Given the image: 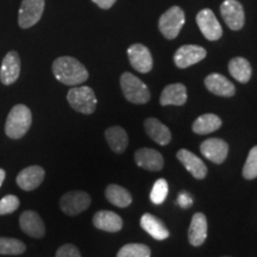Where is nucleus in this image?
Listing matches in <instances>:
<instances>
[{
    "instance_id": "obj_29",
    "label": "nucleus",
    "mask_w": 257,
    "mask_h": 257,
    "mask_svg": "<svg viewBox=\"0 0 257 257\" xmlns=\"http://www.w3.org/2000/svg\"><path fill=\"white\" fill-rule=\"evenodd\" d=\"M152 250L146 244L130 243L124 245L117 253V257H150Z\"/></svg>"
},
{
    "instance_id": "obj_2",
    "label": "nucleus",
    "mask_w": 257,
    "mask_h": 257,
    "mask_svg": "<svg viewBox=\"0 0 257 257\" xmlns=\"http://www.w3.org/2000/svg\"><path fill=\"white\" fill-rule=\"evenodd\" d=\"M32 124V114L30 108L23 104L12 107L6 118L5 134L12 140H21L29 131Z\"/></svg>"
},
{
    "instance_id": "obj_9",
    "label": "nucleus",
    "mask_w": 257,
    "mask_h": 257,
    "mask_svg": "<svg viewBox=\"0 0 257 257\" xmlns=\"http://www.w3.org/2000/svg\"><path fill=\"white\" fill-rule=\"evenodd\" d=\"M220 14L231 30H240L243 28L245 16H244L243 6L239 2L225 0L220 6Z\"/></svg>"
},
{
    "instance_id": "obj_35",
    "label": "nucleus",
    "mask_w": 257,
    "mask_h": 257,
    "mask_svg": "<svg viewBox=\"0 0 257 257\" xmlns=\"http://www.w3.org/2000/svg\"><path fill=\"white\" fill-rule=\"evenodd\" d=\"M94 4H96L99 6V8L102 9V10H107L110 9L112 5L114 4L115 0H92Z\"/></svg>"
},
{
    "instance_id": "obj_18",
    "label": "nucleus",
    "mask_w": 257,
    "mask_h": 257,
    "mask_svg": "<svg viewBox=\"0 0 257 257\" xmlns=\"http://www.w3.org/2000/svg\"><path fill=\"white\" fill-rule=\"evenodd\" d=\"M205 86L211 93L219 96H225V98H230L236 93L233 83L218 73L210 74L205 79Z\"/></svg>"
},
{
    "instance_id": "obj_30",
    "label": "nucleus",
    "mask_w": 257,
    "mask_h": 257,
    "mask_svg": "<svg viewBox=\"0 0 257 257\" xmlns=\"http://www.w3.org/2000/svg\"><path fill=\"white\" fill-rule=\"evenodd\" d=\"M167 195H168V184L165 179H159L153 186L152 193H150V200L154 204L160 205L165 202Z\"/></svg>"
},
{
    "instance_id": "obj_31",
    "label": "nucleus",
    "mask_w": 257,
    "mask_h": 257,
    "mask_svg": "<svg viewBox=\"0 0 257 257\" xmlns=\"http://www.w3.org/2000/svg\"><path fill=\"white\" fill-rule=\"evenodd\" d=\"M243 176L246 180H252L257 178V146L249 152L248 159L243 167Z\"/></svg>"
},
{
    "instance_id": "obj_3",
    "label": "nucleus",
    "mask_w": 257,
    "mask_h": 257,
    "mask_svg": "<svg viewBox=\"0 0 257 257\" xmlns=\"http://www.w3.org/2000/svg\"><path fill=\"white\" fill-rule=\"evenodd\" d=\"M120 87L126 100L133 104H146L150 100L148 86L131 73H124L120 78Z\"/></svg>"
},
{
    "instance_id": "obj_1",
    "label": "nucleus",
    "mask_w": 257,
    "mask_h": 257,
    "mask_svg": "<svg viewBox=\"0 0 257 257\" xmlns=\"http://www.w3.org/2000/svg\"><path fill=\"white\" fill-rule=\"evenodd\" d=\"M53 73L60 82L67 86L81 85L88 79L86 67L70 56H62L54 61Z\"/></svg>"
},
{
    "instance_id": "obj_5",
    "label": "nucleus",
    "mask_w": 257,
    "mask_h": 257,
    "mask_svg": "<svg viewBox=\"0 0 257 257\" xmlns=\"http://www.w3.org/2000/svg\"><path fill=\"white\" fill-rule=\"evenodd\" d=\"M185 24V14L179 6H173L161 16L159 28L162 35L168 40H174Z\"/></svg>"
},
{
    "instance_id": "obj_22",
    "label": "nucleus",
    "mask_w": 257,
    "mask_h": 257,
    "mask_svg": "<svg viewBox=\"0 0 257 257\" xmlns=\"http://www.w3.org/2000/svg\"><path fill=\"white\" fill-rule=\"evenodd\" d=\"M144 127L149 137L159 146H167L172 141V134L169 128L156 118H148L144 121Z\"/></svg>"
},
{
    "instance_id": "obj_12",
    "label": "nucleus",
    "mask_w": 257,
    "mask_h": 257,
    "mask_svg": "<svg viewBox=\"0 0 257 257\" xmlns=\"http://www.w3.org/2000/svg\"><path fill=\"white\" fill-rule=\"evenodd\" d=\"M202 155L216 165H221L229 154V146L220 138H208L200 146Z\"/></svg>"
},
{
    "instance_id": "obj_27",
    "label": "nucleus",
    "mask_w": 257,
    "mask_h": 257,
    "mask_svg": "<svg viewBox=\"0 0 257 257\" xmlns=\"http://www.w3.org/2000/svg\"><path fill=\"white\" fill-rule=\"evenodd\" d=\"M229 72L237 81L246 83L251 78V66L244 57H234L229 62Z\"/></svg>"
},
{
    "instance_id": "obj_33",
    "label": "nucleus",
    "mask_w": 257,
    "mask_h": 257,
    "mask_svg": "<svg viewBox=\"0 0 257 257\" xmlns=\"http://www.w3.org/2000/svg\"><path fill=\"white\" fill-rule=\"evenodd\" d=\"M55 257H81L79 249L73 244H64L56 251Z\"/></svg>"
},
{
    "instance_id": "obj_15",
    "label": "nucleus",
    "mask_w": 257,
    "mask_h": 257,
    "mask_svg": "<svg viewBox=\"0 0 257 257\" xmlns=\"http://www.w3.org/2000/svg\"><path fill=\"white\" fill-rule=\"evenodd\" d=\"M19 225L25 233L34 238H42L46 234V226L40 214L35 211H25L19 217Z\"/></svg>"
},
{
    "instance_id": "obj_11",
    "label": "nucleus",
    "mask_w": 257,
    "mask_h": 257,
    "mask_svg": "<svg viewBox=\"0 0 257 257\" xmlns=\"http://www.w3.org/2000/svg\"><path fill=\"white\" fill-rule=\"evenodd\" d=\"M127 56L131 66L137 72L146 74L153 69L152 53L143 44H133L127 49Z\"/></svg>"
},
{
    "instance_id": "obj_14",
    "label": "nucleus",
    "mask_w": 257,
    "mask_h": 257,
    "mask_svg": "<svg viewBox=\"0 0 257 257\" xmlns=\"http://www.w3.org/2000/svg\"><path fill=\"white\" fill-rule=\"evenodd\" d=\"M135 161L141 168L149 170V172H159L163 168L165 160L161 153L150 148H142L135 153Z\"/></svg>"
},
{
    "instance_id": "obj_21",
    "label": "nucleus",
    "mask_w": 257,
    "mask_h": 257,
    "mask_svg": "<svg viewBox=\"0 0 257 257\" xmlns=\"http://www.w3.org/2000/svg\"><path fill=\"white\" fill-rule=\"evenodd\" d=\"M187 101V89L182 83H172L163 89L160 96V104L162 106L175 105L182 106Z\"/></svg>"
},
{
    "instance_id": "obj_28",
    "label": "nucleus",
    "mask_w": 257,
    "mask_h": 257,
    "mask_svg": "<svg viewBox=\"0 0 257 257\" xmlns=\"http://www.w3.org/2000/svg\"><path fill=\"white\" fill-rule=\"evenodd\" d=\"M27 250L22 240L10 237H0V255H21Z\"/></svg>"
},
{
    "instance_id": "obj_6",
    "label": "nucleus",
    "mask_w": 257,
    "mask_h": 257,
    "mask_svg": "<svg viewBox=\"0 0 257 257\" xmlns=\"http://www.w3.org/2000/svg\"><path fill=\"white\" fill-rule=\"evenodd\" d=\"M91 205V197L82 191H73L63 194L60 199V207L68 216L82 213Z\"/></svg>"
},
{
    "instance_id": "obj_8",
    "label": "nucleus",
    "mask_w": 257,
    "mask_h": 257,
    "mask_svg": "<svg viewBox=\"0 0 257 257\" xmlns=\"http://www.w3.org/2000/svg\"><path fill=\"white\" fill-rule=\"evenodd\" d=\"M197 24L201 34L208 41L219 40L223 35V29H221L217 17L210 9H204L199 12L197 16Z\"/></svg>"
},
{
    "instance_id": "obj_19",
    "label": "nucleus",
    "mask_w": 257,
    "mask_h": 257,
    "mask_svg": "<svg viewBox=\"0 0 257 257\" xmlns=\"http://www.w3.org/2000/svg\"><path fill=\"white\" fill-rule=\"evenodd\" d=\"M207 237V219L201 212L195 213L192 218L188 229V240L193 246H200Z\"/></svg>"
},
{
    "instance_id": "obj_23",
    "label": "nucleus",
    "mask_w": 257,
    "mask_h": 257,
    "mask_svg": "<svg viewBox=\"0 0 257 257\" xmlns=\"http://www.w3.org/2000/svg\"><path fill=\"white\" fill-rule=\"evenodd\" d=\"M141 226L156 240H165L169 237V231L163 221L150 213L143 214L141 218Z\"/></svg>"
},
{
    "instance_id": "obj_26",
    "label": "nucleus",
    "mask_w": 257,
    "mask_h": 257,
    "mask_svg": "<svg viewBox=\"0 0 257 257\" xmlns=\"http://www.w3.org/2000/svg\"><path fill=\"white\" fill-rule=\"evenodd\" d=\"M105 197L112 205L118 207H127L133 202V197L124 187L119 185H108L105 189Z\"/></svg>"
},
{
    "instance_id": "obj_4",
    "label": "nucleus",
    "mask_w": 257,
    "mask_h": 257,
    "mask_svg": "<svg viewBox=\"0 0 257 257\" xmlns=\"http://www.w3.org/2000/svg\"><path fill=\"white\" fill-rule=\"evenodd\" d=\"M70 107L83 114H91L95 111L96 98L94 92L88 86L70 88L67 94Z\"/></svg>"
},
{
    "instance_id": "obj_17",
    "label": "nucleus",
    "mask_w": 257,
    "mask_h": 257,
    "mask_svg": "<svg viewBox=\"0 0 257 257\" xmlns=\"http://www.w3.org/2000/svg\"><path fill=\"white\" fill-rule=\"evenodd\" d=\"M176 157L195 179L202 180L207 175V167L197 155L186 149L179 150Z\"/></svg>"
},
{
    "instance_id": "obj_36",
    "label": "nucleus",
    "mask_w": 257,
    "mask_h": 257,
    "mask_svg": "<svg viewBox=\"0 0 257 257\" xmlns=\"http://www.w3.org/2000/svg\"><path fill=\"white\" fill-rule=\"evenodd\" d=\"M5 176H6V173H5V170H4V169H0V187H2L3 182H4V180H5Z\"/></svg>"
},
{
    "instance_id": "obj_7",
    "label": "nucleus",
    "mask_w": 257,
    "mask_h": 257,
    "mask_svg": "<svg viewBox=\"0 0 257 257\" xmlns=\"http://www.w3.org/2000/svg\"><path fill=\"white\" fill-rule=\"evenodd\" d=\"M46 0H23L18 12V24L22 29H29L38 23L44 11Z\"/></svg>"
},
{
    "instance_id": "obj_25",
    "label": "nucleus",
    "mask_w": 257,
    "mask_h": 257,
    "mask_svg": "<svg viewBox=\"0 0 257 257\" xmlns=\"http://www.w3.org/2000/svg\"><path fill=\"white\" fill-rule=\"evenodd\" d=\"M221 124H223V121L217 114L206 113L195 119L192 125V130L193 133L198 135H208L220 128Z\"/></svg>"
},
{
    "instance_id": "obj_34",
    "label": "nucleus",
    "mask_w": 257,
    "mask_h": 257,
    "mask_svg": "<svg viewBox=\"0 0 257 257\" xmlns=\"http://www.w3.org/2000/svg\"><path fill=\"white\" fill-rule=\"evenodd\" d=\"M178 204L182 208H188L192 206L193 204V198L192 195L187 192H181L178 197Z\"/></svg>"
},
{
    "instance_id": "obj_32",
    "label": "nucleus",
    "mask_w": 257,
    "mask_h": 257,
    "mask_svg": "<svg viewBox=\"0 0 257 257\" xmlns=\"http://www.w3.org/2000/svg\"><path fill=\"white\" fill-rule=\"evenodd\" d=\"M21 201L14 194L5 195L4 198L0 200V216H5V214L14 213L15 211L18 210Z\"/></svg>"
},
{
    "instance_id": "obj_20",
    "label": "nucleus",
    "mask_w": 257,
    "mask_h": 257,
    "mask_svg": "<svg viewBox=\"0 0 257 257\" xmlns=\"http://www.w3.org/2000/svg\"><path fill=\"white\" fill-rule=\"evenodd\" d=\"M93 225L106 232H118L123 227V219L115 212L99 211L93 217Z\"/></svg>"
},
{
    "instance_id": "obj_10",
    "label": "nucleus",
    "mask_w": 257,
    "mask_h": 257,
    "mask_svg": "<svg viewBox=\"0 0 257 257\" xmlns=\"http://www.w3.org/2000/svg\"><path fill=\"white\" fill-rule=\"evenodd\" d=\"M205 57H206V50L204 48L194 44H187L179 48L174 55V62L176 67L184 69L200 62Z\"/></svg>"
},
{
    "instance_id": "obj_24",
    "label": "nucleus",
    "mask_w": 257,
    "mask_h": 257,
    "mask_svg": "<svg viewBox=\"0 0 257 257\" xmlns=\"http://www.w3.org/2000/svg\"><path fill=\"white\" fill-rule=\"evenodd\" d=\"M105 138L112 152L123 154L127 148L128 137L126 131L121 126H111L105 131Z\"/></svg>"
},
{
    "instance_id": "obj_16",
    "label": "nucleus",
    "mask_w": 257,
    "mask_h": 257,
    "mask_svg": "<svg viewBox=\"0 0 257 257\" xmlns=\"http://www.w3.org/2000/svg\"><path fill=\"white\" fill-rule=\"evenodd\" d=\"M46 172L40 166H30L17 175V185L24 191H34L44 180Z\"/></svg>"
},
{
    "instance_id": "obj_13",
    "label": "nucleus",
    "mask_w": 257,
    "mask_h": 257,
    "mask_svg": "<svg viewBox=\"0 0 257 257\" xmlns=\"http://www.w3.org/2000/svg\"><path fill=\"white\" fill-rule=\"evenodd\" d=\"M21 74V59L17 51H10L3 60L0 67V81L9 86L17 81Z\"/></svg>"
},
{
    "instance_id": "obj_37",
    "label": "nucleus",
    "mask_w": 257,
    "mask_h": 257,
    "mask_svg": "<svg viewBox=\"0 0 257 257\" xmlns=\"http://www.w3.org/2000/svg\"><path fill=\"white\" fill-rule=\"evenodd\" d=\"M224 257H230V256H224Z\"/></svg>"
}]
</instances>
